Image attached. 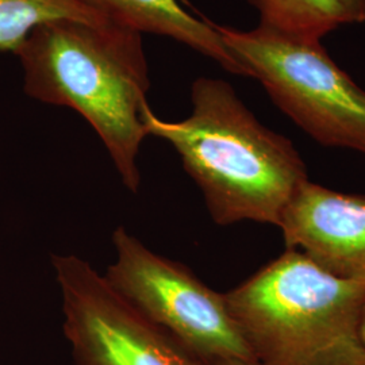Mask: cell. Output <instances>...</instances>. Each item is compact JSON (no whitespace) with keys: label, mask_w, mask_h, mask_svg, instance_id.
Here are the masks:
<instances>
[{"label":"cell","mask_w":365,"mask_h":365,"mask_svg":"<svg viewBox=\"0 0 365 365\" xmlns=\"http://www.w3.org/2000/svg\"><path fill=\"white\" fill-rule=\"evenodd\" d=\"M191 105L182 120H164L149 106L148 135L176 150L217 225L250 221L279 227L292 196L309 180L295 145L264 126L226 80L196 78Z\"/></svg>","instance_id":"1"},{"label":"cell","mask_w":365,"mask_h":365,"mask_svg":"<svg viewBox=\"0 0 365 365\" xmlns=\"http://www.w3.org/2000/svg\"><path fill=\"white\" fill-rule=\"evenodd\" d=\"M16 56L27 95L78 111L98 133L123 185L137 194L150 88L143 34L114 22L60 19L36 27Z\"/></svg>","instance_id":"2"},{"label":"cell","mask_w":365,"mask_h":365,"mask_svg":"<svg viewBox=\"0 0 365 365\" xmlns=\"http://www.w3.org/2000/svg\"><path fill=\"white\" fill-rule=\"evenodd\" d=\"M225 299L261 365H365V287L297 250L287 249Z\"/></svg>","instance_id":"3"},{"label":"cell","mask_w":365,"mask_h":365,"mask_svg":"<svg viewBox=\"0 0 365 365\" xmlns=\"http://www.w3.org/2000/svg\"><path fill=\"white\" fill-rule=\"evenodd\" d=\"M212 25L271 101L315 143L365 156V90L329 56L321 39L271 27Z\"/></svg>","instance_id":"4"},{"label":"cell","mask_w":365,"mask_h":365,"mask_svg":"<svg viewBox=\"0 0 365 365\" xmlns=\"http://www.w3.org/2000/svg\"><path fill=\"white\" fill-rule=\"evenodd\" d=\"M117 252L105 279L118 295L199 363L256 360L227 309L225 294L199 280L180 262L165 259L118 227Z\"/></svg>","instance_id":"5"},{"label":"cell","mask_w":365,"mask_h":365,"mask_svg":"<svg viewBox=\"0 0 365 365\" xmlns=\"http://www.w3.org/2000/svg\"><path fill=\"white\" fill-rule=\"evenodd\" d=\"M64 334L78 365H200L76 256H53Z\"/></svg>","instance_id":"6"},{"label":"cell","mask_w":365,"mask_h":365,"mask_svg":"<svg viewBox=\"0 0 365 365\" xmlns=\"http://www.w3.org/2000/svg\"><path fill=\"white\" fill-rule=\"evenodd\" d=\"M286 248L341 280L365 287V194L304 182L279 225Z\"/></svg>","instance_id":"7"},{"label":"cell","mask_w":365,"mask_h":365,"mask_svg":"<svg viewBox=\"0 0 365 365\" xmlns=\"http://www.w3.org/2000/svg\"><path fill=\"white\" fill-rule=\"evenodd\" d=\"M117 25L140 34L163 36L215 61L226 72L249 78L248 71L227 49L212 22L185 11L179 0H87Z\"/></svg>","instance_id":"8"},{"label":"cell","mask_w":365,"mask_h":365,"mask_svg":"<svg viewBox=\"0 0 365 365\" xmlns=\"http://www.w3.org/2000/svg\"><path fill=\"white\" fill-rule=\"evenodd\" d=\"M60 19L111 22L87 0H0V51L16 54L36 27Z\"/></svg>","instance_id":"9"},{"label":"cell","mask_w":365,"mask_h":365,"mask_svg":"<svg viewBox=\"0 0 365 365\" xmlns=\"http://www.w3.org/2000/svg\"><path fill=\"white\" fill-rule=\"evenodd\" d=\"M260 25L303 38L322 39L348 18L339 0H248Z\"/></svg>","instance_id":"10"},{"label":"cell","mask_w":365,"mask_h":365,"mask_svg":"<svg viewBox=\"0 0 365 365\" xmlns=\"http://www.w3.org/2000/svg\"><path fill=\"white\" fill-rule=\"evenodd\" d=\"M344 7L348 25L349 24H365V0H339Z\"/></svg>","instance_id":"11"},{"label":"cell","mask_w":365,"mask_h":365,"mask_svg":"<svg viewBox=\"0 0 365 365\" xmlns=\"http://www.w3.org/2000/svg\"><path fill=\"white\" fill-rule=\"evenodd\" d=\"M200 365H261L257 360H223L212 363H200Z\"/></svg>","instance_id":"12"},{"label":"cell","mask_w":365,"mask_h":365,"mask_svg":"<svg viewBox=\"0 0 365 365\" xmlns=\"http://www.w3.org/2000/svg\"><path fill=\"white\" fill-rule=\"evenodd\" d=\"M361 334H363V339L365 342V307L364 312H363V322H361Z\"/></svg>","instance_id":"13"}]
</instances>
